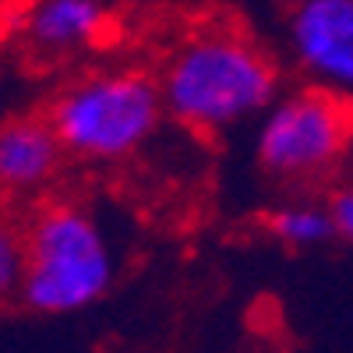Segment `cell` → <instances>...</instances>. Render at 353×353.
I'll return each instance as SVG.
<instances>
[{
	"instance_id": "6da1fadb",
	"label": "cell",
	"mask_w": 353,
	"mask_h": 353,
	"mask_svg": "<svg viewBox=\"0 0 353 353\" xmlns=\"http://www.w3.org/2000/svg\"><path fill=\"white\" fill-rule=\"evenodd\" d=\"M163 106L181 128L219 134L241 128L283 92L276 57L233 21H198L159 64Z\"/></svg>"
},
{
	"instance_id": "7a4b0ae2",
	"label": "cell",
	"mask_w": 353,
	"mask_h": 353,
	"mask_svg": "<svg viewBox=\"0 0 353 353\" xmlns=\"http://www.w3.org/2000/svg\"><path fill=\"white\" fill-rule=\"evenodd\" d=\"M166 117L159 78L138 64H96L57 88L46 110L64 152L78 163H124L149 145Z\"/></svg>"
},
{
	"instance_id": "3957f363",
	"label": "cell",
	"mask_w": 353,
	"mask_h": 353,
	"mask_svg": "<svg viewBox=\"0 0 353 353\" xmlns=\"http://www.w3.org/2000/svg\"><path fill=\"white\" fill-rule=\"evenodd\" d=\"M28 265L21 293L39 314H74L106 297L117 276V254L99 216L81 201L57 198L25 223Z\"/></svg>"
},
{
	"instance_id": "277c9868",
	"label": "cell",
	"mask_w": 353,
	"mask_h": 353,
	"mask_svg": "<svg viewBox=\"0 0 353 353\" xmlns=\"http://www.w3.org/2000/svg\"><path fill=\"white\" fill-rule=\"evenodd\" d=\"M353 152V99L301 85L279 92L258 117L254 159L279 184H318Z\"/></svg>"
},
{
	"instance_id": "5b68a950",
	"label": "cell",
	"mask_w": 353,
	"mask_h": 353,
	"mask_svg": "<svg viewBox=\"0 0 353 353\" xmlns=\"http://www.w3.org/2000/svg\"><path fill=\"white\" fill-rule=\"evenodd\" d=\"M286 53L307 85L353 99V0L290 4Z\"/></svg>"
},
{
	"instance_id": "8992f818",
	"label": "cell",
	"mask_w": 353,
	"mask_h": 353,
	"mask_svg": "<svg viewBox=\"0 0 353 353\" xmlns=\"http://www.w3.org/2000/svg\"><path fill=\"white\" fill-rule=\"evenodd\" d=\"M113 18L103 0H21L11 14V36L43 64H64L106 43Z\"/></svg>"
},
{
	"instance_id": "52a82bcc",
	"label": "cell",
	"mask_w": 353,
	"mask_h": 353,
	"mask_svg": "<svg viewBox=\"0 0 353 353\" xmlns=\"http://www.w3.org/2000/svg\"><path fill=\"white\" fill-rule=\"evenodd\" d=\"M64 145L46 117H14L0 124V194L36 198L64 166Z\"/></svg>"
},
{
	"instance_id": "ba28073f",
	"label": "cell",
	"mask_w": 353,
	"mask_h": 353,
	"mask_svg": "<svg viewBox=\"0 0 353 353\" xmlns=\"http://www.w3.org/2000/svg\"><path fill=\"white\" fill-rule=\"evenodd\" d=\"M265 226H269V233L286 248H314V244L332 241L339 233L332 205L311 201V198L276 205V209L269 212V219H265Z\"/></svg>"
},
{
	"instance_id": "9c48e42d",
	"label": "cell",
	"mask_w": 353,
	"mask_h": 353,
	"mask_svg": "<svg viewBox=\"0 0 353 353\" xmlns=\"http://www.w3.org/2000/svg\"><path fill=\"white\" fill-rule=\"evenodd\" d=\"M25 265H28L25 226L0 212V301H11L14 293H21Z\"/></svg>"
},
{
	"instance_id": "30bf717a",
	"label": "cell",
	"mask_w": 353,
	"mask_h": 353,
	"mask_svg": "<svg viewBox=\"0 0 353 353\" xmlns=\"http://www.w3.org/2000/svg\"><path fill=\"white\" fill-rule=\"evenodd\" d=\"M332 216H336V230H339V237H346L353 244V181L343 184L336 194H332Z\"/></svg>"
},
{
	"instance_id": "8fae6325",
	"label": "cell",
	"mask_w": 353,
	"mask_h": 353,
	"mask_svg": "<svg viewBox=\"0 0 353 353\" xmlns=\"http://www.w3.org/2000/svg\"><path fill=\"white\" fill-rule=\"evenodd\" d=\"M286 4H297V0H286Z\"/></svg>"
}]
</instances>
